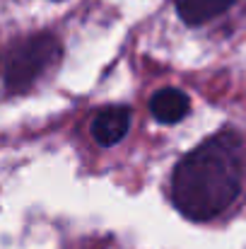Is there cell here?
Instances as JSON below:
<instances>
[{
    "instance_id": "cell-2",
    "label": "cell",
    "mask_w": 246,
    "mask_h": 249,
    "mask_svg": "<svg viewBox=\"0 0 246 249\" xmlns=\"http://www.w3.org/2000/svg\"><path fill=\"white\" fill-rule=\"evenodd\" d=\"M61 58V41L46 32L15 39L0 51V80L10 92H27Z\"/></svg>"
},
{
    "instance_id": "cell-3",
    "label": "cell",
    "mask_w": 246,
    "mask_h": 249,
    "mask_svg": "<svg viewBox=\"0 0 246 249\" xmlns=\"http://www.w3.org/2000/svg\"><path fill=\"white\" fill-rule=\"evenodd\" d=\"M131 128V111L126 107H106L92 119V136L99 145H116Z\"/></svg>"
},
{
    "instance_id": "cell-4",
    "label": "cell",
    "mask_w": 246,
    "mask_h": 249,
    "mask_svg": "<svg viewBox=\"0 0 246 249\" xmlns=\"http://www.w3.org/2000/svg\"><path fill=\"white\" fill-rule=\"evenodd\" d=\"M188 109H191L188 97L181 89H174V87H164L160 92H155L152 99H150V111L162 124H176V121H181L188 114Z\"/></svg>"
},
{
    "instance_id": "cell-5",
    "label": "cell",
    "mask_w": 246,
    "mask_h": 249,
    "mask_svg": "<svg viewBox=\"0 0 246 249\" xmlns=\"http://www.w3.org/2000/svg\"><path fill=\"white\" fill-rule=\"evenodd\" d=\"M234 2L237 0H176V12L186 24L198 27V24H205L213 17L222 15Z\"/></svg>"
},
{
    "instance_id": "cell-1",
    "label": "cell",
    "mask_w": 246,
    "mask_h": 249,
    "mask_svg": "<svg viewBox=\"0 0 246 249\" xmlns=\"http://www.w3.org/2000/svg\"><path fill=\"white\" fill-rule=\"evenodd\" d=\"M242 141L232 131L215 133L174 169V206L191 220H210L227 211L242 186Z\"/></svg>"
}]
</instances>
